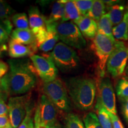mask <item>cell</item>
<instances>
[{
	"instance_id": "6da1fadb",
	"label": "cell",
	"mask_w": 128,
	"mask_h": 128,
	"mask_svg": "<svg viewBox=\"0 0 128 128\" xmlns=\"http://www.w3.org/2000/svg\"><path fill=\"white\" fill-rule=\"evenodd\" d=\"M9 71L0 81L2 92L12 97L29 92L37 82V74L33 65L26 60H10Z\"/></svg>"
},
{
	"instance_id": "484cf974",
	"label": "cell",
	"mask_w": 128,
	"mask_h": 128,
	"mask_svg": "<svg viewBox=\"0 0 128 128\" xmlns=\"http://www.w3.org/2000/svg\"><path fill=\"white\" fill-rule=\"evenodd\" d=\"M116 92L119 98H128V76H123L118 80L116 85Z\"/></svg>"
},
{
	"instance_id": "3957f363",
	"label": "cell",
	"mask_w": 128,
	"mask_h": 128,
	"mask_svg": "<svg viewBox=\"0 0 128 128\" xmlns=\"http://www.w3.org/2000/svg\"><path fill=\"white\" fill-rule=\"evenodd\" d=\"M43 92L54 105L62 111L70 113L71 110V102L66 85L60 78L44 83Z\"/></svg>"
},
{
	"instance_id": "5b68a950",
	"label": "cell",
	"mask_w": 128,
	"mask_h": 128,
	"mask_svg": "<svg viewBox=\"0 0 128 128\" xmlns=\"http://www.w3.org/2000/svg\"><path fill=\"white\" fill-rule=\"evenodd\" d=\"M59 39L71 48L83 49L86 41L79 28L73 22H59L52 23Z\"/></svg>"
},
{
	"instance_id": "2e32d148",
	"label": "cell",
	"mask_w": 128,
	"mask_h": 128,
	"mask_svg": "<svg viewBox=\"0 0 128 128\" xmlns=\"http://www.w3.org/2000/svg\"><path fill=\"white\" fill-rule=\"evenodd\" d=\"M13 10L9 6L7 2L0 0V24L4 28L9 34L12 31V18Z\"/></svg>"
},
{
	"instance_id": "7c38bea8",
	"label": "cell",
	"mask_w": 128,
	"mask_h": 128,
	"mask_svg": "<svg viewBox=\"0 0 128 128\" xmlns=\"http://www.w3.org/2000/svg\"><path fill=\"white\" fill-rule=\"evenodd\" d=\"M28 22L30 30L34 34L38 48L42 44L47 36L46 18L36 7H30L28 10Z\"/></svg>"
},
{
	"instance_id": "9c48e42d",
	"label": "cell",
	"mask_w": 128,
	"mask_h": 128,
	"mask_svg": "<svg viewBox=\"0 0 128 128\" xmlns=\"http://www.w3.org/2000/svg\"><path fill=\"white\" fill-rule=\"evenodd\" d=\"M30 94L11 97L8 101V116L13 128H18L27 114L30 106Z\"/></svg>"
},
{
	"instance_id": "8d00e7d4",
	"label": "cell",
	"mask_w": 128,
	"mask_h": 128,
	"mask_svg": "<svg viewBox=\"0 0 128 128\" xmlns=\"http://www.w3.org/2000/svg\"><path fill=\"white\" fill-rule=\"evenodd\" d=\"M7 97L8 96L2 92V89H1V87H0V100H1V99H5V100H7Z\"/></svg>"
},
{
	"instance_id": "7402d4cb",
	"label": "cell",
	"mask_w": 128,
	"mask_h": 128,
	"mask_svg": "<svg viewBox=\"0 0 128 128\" xmlns=\"http://www.w3.org/2000/svg\"><path fill=\"white\" fill-rule=\"evenodd\" d=\"M81 17V14L74 1H66L65 6V12L61 22H74Z\"/></svg>"
},
{
	"instance_id": "f1b7e54d",
	"label": "cell",
	"mask_w": 128,
	"mask_h": 128,
	"mask_svg": "<svg viewBox=\"0 0 128 128\" xmlns=\"http://www.w3.org/2000/svg\"><path fill=\"white\" fill-rule=\"evenodd\" d=\"M74 1L81 16H87L94 2L92 0H75Z\"/></svg>"
},
{
	"instance_id": "cb8c5ba5",
	"label": "cell",
	"mask_w": 128,
	"mask_h": 128,
	"mask_svg": "<svg viewBox=\"0 0 128 128\" xmlns=\"http://www.w3.org/2000/svg\"><path fill=\"white\" fill-rule=\"evenodd\" d=\"M95 108L102 128H113L109 112L98 102H96Z\"/></svg>"
},
{
	"instance_id": "836d02e7",
	"label": "cell",
	"mask_w": 128,
	"mask_h": 128,
	"mask_svg": "<svg viewBox=\"0 0 128 128\" xmlns=\"http://www.w3.org/2000/svg\"><path fill=\"white\" fill-rule=\"evenodd\" d=\"M9 71V65L6 62L0 60V81Z\"/></svg>"
},
{
	"instance_id": "277c9868",
	"label": "cell",
	"mask_w": 128,
	"mask_h": 128,
	"mask_svg": "<svg viewBox=\"0 0 128 128\" xmlns=\"http://www.w3.org/2000/svg\"><path fill=\"white\" fill-rule=\"evenodd\" d=\"M50 58L56 68L62 72L74 70L79 65V57L76 51L62 42L56 44L50 55Z\"/></svg>"
},
{
	"instance_id": "ab89813d",
	"label": "cell",
	"mask_w": 128,
	"mask_h": 128,
	"mask_svg": "<svg viewBox=\"0 0 128 128\" xmlns=\"http://www.w3.org/2000/svg\"><path fill=\"white\" fill-rule=\"evenodd\" d=\"M124 73H125L126 76H128V62H127V65H126V69H125V71H124Z\"/></svg>"
},
{
	"instance_id": "ffe728a7",
	"label": "cell",
	"mask_w": 128,
	"mask_h": 128,
	"mask_svg": "<svg viewBox=\"0 0 128 128\" xmlns=\"http://www.w3.org/2000/svg\"><path fill=\"white\" fill-rule=\"evenodd\" d=\"M66 1H58L53 5L51 13L46 19V23H52L61 22L65 12V6Z\"/></svg>"
},
{
	"instance_id": "60d3db41",
	"label": "cell",
	"mask_w": 128,
	"mask_h": 128,
	"mask_svg": "<svg viewBox=\"0 0 128 128\" xmlns=\"http://www.w3.org/2000/svg\"><path fill=\"white\" fill-rule=\"evenodd\" d=\"M13 128V127H12V124H11L10 123V124H8V125H7V126H6V128Z\"/></svg>"
},
{
	"instance_id": "8fae6325",
	"label": "cell",
	"mask_w": 128,
	"mask_h": 128,
	"mask_svg": "<svg viewBox=\"0 0 128 128\" xmlns=\"http://www.w3.org/2000/svg\"><path fill=\"white\" fill-rule=\"evenodd\" d=\"M30 58L37 75L44 83L51 82L56 79L58 71L50 58L35 54L30 56Z\"/></svg>"
},
{
	"instance_id": "74e56055",
	"label": "cell",
	"mask_w": 128,
	"mask_h": 128,
	"mask_svg": "<svg viewBox=\"0 0 128 128\" xmlns=\"http://www.w3.org/2000/svg\"><path fill=\"white\" fill-rule=\"evenodd\" d=\"M6 47L5 46H3L0 44V55H1V54H2V51L6 50Z\"/></svg>"
},
{
	"instance_id": "7bdbcfd3",
	"label": "cell",
	"mask_w": 128,
	"mask_h": 128,
	"mask_svg": "<svg viewBox=\"0 0 128 128\" xmlns=\"http://www.w3.org/2000/svg\"></svg>"
},
{
	"instance_id": "b9f144b4",
	"label": "cell",
	"mask_w": 128,
	"mask_h": 128,
	"mask_svg": "<svg viewBox=\"0 0 128 128\" xmlns=\"http://www.w3.org/2000/svg\"><path fill=\"white\" fill-rule=\"evenodd\" d=\"M56 128V126H54V127H50V128Z\"/></svg>"
},
{
	"instance_id": "d590c367",
	"label": "cell",
	"mask_w": 128,
	"mask_h": 128,
	"mask_svg": "<svg viewBox=\"0 0 128 128\" xmlns=\"http://www.w3.org/2000/svg\"><path fill=\"white\" fill-rule=\"evenodd\" d=\"M10 123L8 114L0 115V128H4Z\"/></svg>"
},
{
	"instance_id": "9a60e30c",
	"label": "cell",
	"mask_w": 128,
	"mask_h": 128,
	"mask_svg": "<svg viewBox=\"0 0 128 128\" xmlns=\"http://www.w3.org/2000/svg\"><path fill=\"white\" fill-rule=\"evenodd\" d=\"M11 39L15 40L20 44L25 45L31 46L38 48L36 45V38L30 28L28 29L15 28L11 33Z\"/></svg>"
},
{
	"instance_id": "8992f818",
	"label": "cell",
	"mask_w": 128,
	"mask_h": 128,
	"mask_svg": "<svg viewBox=\"0 0 128 128\" xmlns=\"http://www.w3.org/2000/svg\"><path fill=\"white\" fill-rule=\"evenodd\" d=\"M57 108L44 94L40 97L34 113L35 128H48L56 126Z\"/></svg>"
},
{
	"instance_id": "4fadbf2b",
	"label": "cell",
	"mask_w": 128,
	"mask_h": 128,
	"mask_svg": "<svg viewBox=\"0 0 128 128\" xmlns=\"http://www.w3.org/2000/svg\"><path fill=\"white\" fill-rule=\"evenodd\" d=\"M37 48L31 46L25 45L18 42L15 40L11 39L8 42L9 56L14 59L21 58L26 56H31L34 55Z\"/></svg>"
},
{
	"instance_id": "83f0119b",
	"label": "cell",
	"mask_w": 128,
	"mask_h": 128,
	"mask_svg": "<svg viewBox=\"0 0 128 128\" xmlns=\"http://www.w3.org/2000/svg\"><path fill=\"white\" fill-rule=\"evenodd\" d=\"M66 128H85V126L77 114L70 113L66 118Z\"/></svg>"
},
{
	"instance_id": "4316f807",
	"label": "cell",
	"mask_w": 128,
	"mask_h": 128,
	"mask_svg": "<svg viewBox=\"0 0 128 128\" xmlns=\"http://www.w3.org/2000/svg\"><path fill=\"white\" fill-rule=\"evenodd\" d=\"M85 128H102L97 114L93 112H89L84 117Z\"/></svg>"
},
{
	"instance_id": "603a6c76",
	"label": "cell",
	"mask_w": 128,
	"mask_h": 128,
	"mask_svg": "<svg viewBox=\"0 0 128 128\" xmlns=\"http://www.w3.org/2000/svg\"><path fill=\"white\" fill-rule=\"evenodd\" d=\"M106 6L104 3L103 1L96 0L94 1L93 4L90 10L86 16L92 18V20L98 23L102 16L106 14Z\"/></svg>"
},
{
	"instance_id": "52a82bcc",
	"label": "cell",
	"mask_w": 128,
	"mask_h": 128,
	"mask_svg": "<svg viewBox=\"0 0 128 128\" xmlns=\"http://www.w3.org/2000/svg\"><path fill=\"white\" fill-rule=\"evenodd\" d=\"M128 60V44L116 40L114 50L108 58L106 70L112 78L120 77L124 74Z\"/></svg>"
},
{
	"instance_id": "d4e9b609",
	"label": "cell",
	"mask_w": 128,
	"mask_h": 128,
	"mask_svg": "<svg viewBox=\"0 0 128 128\" xmlns=\"http://www.w3.org/2000/svg\"><path fill=\"white\" fill-rule=\"evenodd\" d=\"M12 23L18 29H28L30 28L29 22L27 14L24 12L16 13L12 16Z\"/></svg>"
},
{
	"instance_id": "f35d334b",
	"label": "cell",
	"mask_w": 128,
	"mask_h": 128,
	"mask_svg": "<svg viewBox=\"0 0 128 128\" xmlns=\"http://www.w3.org/2000/svg\"><path fill=\"white\" fill-rule=\"evenodd\" d=\"M28 128H34V122H33V119L32 120L31 122H30L29 127Z\"/></svg>"
},
{
	"instance_id": "30bf717a",
	"label": "cell",
	"mask_w": 128,
	"mask_h": 128,
	"mask_svg": "<svg viewBox=\"0 0 128 128\" xmlns=\"http://www.w3.org/2000/svg\"><path fill=\"white\" fill-rule=\"evenodd\" d=\"M97 102L109 113L117 115L116 97L111 80L108 76H103L99 81Z\"/></svg>"
},
{
	"instance_id": "ba28073f",
	"label": "cell",
	"mask_w": 128,
	"mask_h": 128,
	"mask_svg": "<svg viewBox=\"0 0 128 128\" xmlns=\"http://www.w3.org/2000/svg\"><path fill=\"white\" fill-rule=\"evenodd\" d=\"M116 42V41H115ZM115 42L97 32L92 41V49L98 60V66L102 77L104 76L107 62L114 50Z\"/></svg>"
},
{
	"instance_id": "1f68e13d",
	"label": "cell",
	"mask_w": 128,
	"mask_h": 128,
	"mask_svg": "<svg viewBox=\"0 0 128 128\" xmlns=\"http://www.w3.org/2000/svg\"><path fill=\"white\" fill-rule=\"evenodd\" d=\"M109 115L111 119L113 128H124L120 119L117 115L112 114L110 113H109Z\"/></svg>"
},
{
	"instance_id": "f546056e",
	"label": "cell",
	"mask_w": 128,
	"mask_h": 128,
	"mask_svg": "<svg viewBox=\"0 0 128 128\" xmlns=\"http://www.w3.org/2000/svg\"><path fill=\"white\" fill-rule=\"evenodd\" d=\"M121 103L122 113L124 120L128 125V98H119Z\"/></svg>"
},
{
	"instance_id": "d6986e66",
	"label": "cell",
	"mask_w": 128,
	"mask_h": 128,
	"mask_svg": "<svg viewBox=\"0 0 128 128\" xmlns=\"http://www.w3.org/2000/svg\"><path fill=\"white\" fill-rule=\"evenodd\" d=\"M126 7L124 5L117 2L110 6L108 10V16L113 27L118 26L122 21L125 14Z\"/></svg>"
},
{
	"instance_id": "ac0fdd59",
	"label": "cell",
	"mask_w": 128,
	"mask_h": 128,
	"mask_svg": "<svg viewBox=\"0 0 128 128\" xmlns=\"http://www.w3.org/2000/svg\"><path fill=\"white\" fill-rule=\"evenodd\" d=\"M113 34L115 40L126 41L128 40V7L127 6L124 18L119 24L113 27Z\"/></svg>"
},
{
	"instance_id": "7a4b0ae2",
	"label": "cell",
	"mask_w": 128,
	"mask_h": 128,
	"mask_svg": "<svg viewBox=\"0 0 128 128\" xmlns=\"http://www.w3.org/2000/svg\"><path fill=\"white\" fill-rule=\"evenodd\" d=\"M65 85L70 100L76 108L82 111L92 108L97 92V85L92 78L75 76L67 80Z\"/></svg>"
},
{
	"instance_id": "e575fe53",
	"label": "cell",
	"mask_w": 128,
	"mask_h": 128,
	"mask_svg": "<svg viewBox=\"0 0 128 128\" xmlns=\"http://www.w3.org/2000/svg\"><path fill=\"white\" fill-rule=\"evenodd\" d=\"M5 99L0 100V115H5L8 114V108L6 103Z\"/></svg>"
},
{
	"instance_id": "d6a6232c",
	"label": "cell",
	"mask_w": 128,
	"mask_h": 128,
	"mask_svg": "<svg viewBox=\"0 0 128 128\" xmlns=\"http://www.w3.org/2000/svg\"><path fill=\"white\" fill-rule=\"evenodd\" d=\"M9 34L6 30L0 24V44L6 46V44L8 40Z\"/></svg>"
},
{
	"instance_id": "4dcf8cb0",
	"label": "cell",
	"mask_w": 128,
	"mask_h": 128,
	"mask_svg": "<svg viewBox=\"0 0 128 128\" xmlns=\"http://www.w3.org/2000/svg\"><path fill=\"white\" fill-rule=\"evenodd\" d=\"M32 109L30 108V106H29L25 118L24 119L23 122L21 123V124H20V126H18V128H28L30 122H31L32 120L33 119V118H32Z\"/></svg>"
},
{
	"instance_id": "5bb4252c",
	"label": "cell",
	"mask_w": 128,
	"mask_h": 128,
	"mask_svg": "<svg viewBox=\"0 0 128 128\" xmlns=\"http://www.w3.org/2000/svg\"><path fill=\"white\" fill-rule=\"evenodd\" d=\"M74 23L79 28L82 36L87 39H94L98 32L97 22L87 16H81Z\"/></svg>"
},
{
	"instance_id": "e0dca14e",
	"label": "cell",
	"mask_w": 128,
	"mask_h": 128,
	"mask_svg": "<svg viewBox=\"0 0 128 128\" xmlns=\"http://www.w3.org/2000/svg\"><path fill=\"white\" fill-rule=\"evenodd\" d=\"M48 34L44 42L39 46V50L47 52L52 50L59 40L56 32L53 23H46Z\"/></svg>"
},
{
	"instance_id": "44dd1931",
	"label": "cell",
	"mask_w": 128,
	"mask_h": 128,
	"mask_svg": "<svg viewBox=\"0 0 128 128\" xmlns=\"http://www.w3.org/2000/svg\"><path fill=\"white\" fill-rule=\"evenodd\" d=\"M97 26L98 33L105 35L113 41H116L113 34V27L108 13H106L102 16L97 23Z\"/></svg>"
}]
</instances>
